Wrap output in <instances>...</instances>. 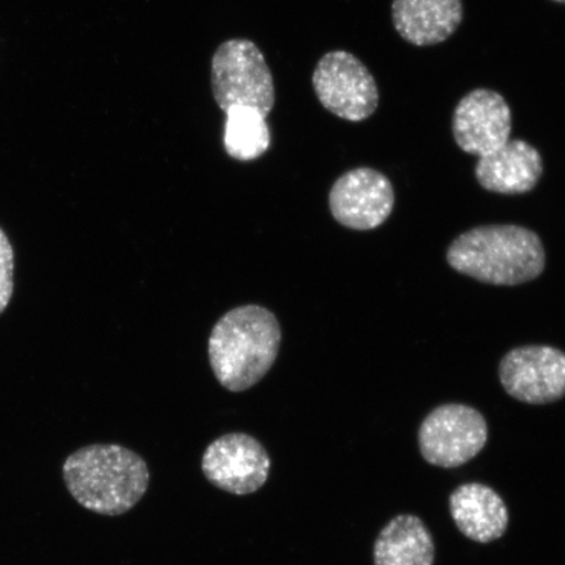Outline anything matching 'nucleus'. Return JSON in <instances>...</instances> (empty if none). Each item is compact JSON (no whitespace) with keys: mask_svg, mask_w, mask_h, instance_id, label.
<instances>
[{"mask_svg":"<svg viewBox=\"0 0 565 565\" xmlns=\"http://www.w3.org/2000/svg\"><path fill=\"white\" fill-rule=\"evenodd\" d=\"M62 476L77 504L110 518L131 511L150 486L145 459L117 444L77 449L63 462Z\"/></svg>","mask_w":565,"mask_h":565,"instance_id":"1","label":"nucleus"},{"mask_svg":"<svg viewBox=\"0 0 565 565\" xmlns=\"http://www.w3.org/2000/svg\"><path fill=\"white\" fill-rule=\"evenodd\" d=\"M543 174L539 150L525 140H508L486 157L479 158L476 177L487 192L519 195L532 192Z\"/></svg>","mask_w":565,"mask_h":565,"instance_id":"11","label":"nucleus"},{"mask_svg":"<svg viewBox=\"0 0 565 565\" xmlns=\"http://www.w3.org/2000/svg\"><path fill=\"white\" fill-rule=\"evenodd\" d=\"M557 3H565V0H555Z\"/></svg>","mask_w":565,"mask_h":565,"instance_id":"17","label":"nucleus"},{"mask_svg":"<svg viewBox=\"0 0 565 565\" xmlns=\"http://www.w3.org/2000/svg\"><path fill=\"white\" fill-rule=\"evenodd\" d=\"M500 383L512 398L548 405L565 397V353L550 345H526L507 353Z\"/></svg>","mask_w":565,"mask_h":565,"instance_id":"8","label":"nucleus"},{"mask_svg":"<svg viewBox=\"0 0 565 565\" xmlns=\"http://www.w3.org/2000/svg\"><path fill=\"white\" fill-rule=\"evenodd\" d=\"M489 440V424L477 408L448 404L436 407L418 433L424 461L441 469H456L476 458Z\"/></svg>","mask_w":565,"mask_h":565,"instance_id":"5","label":"nucleus"},{"mask_svg":"<svg viewBox=\"0 0 565 565\" xmlns=\"http://www.w3.org/2000/svg\"><path fill=\"white\" fill-rule=\"evenodd\" d=\"M462 19V0H393L392 4L395 31L415 46L441 44Z\"/></svg>","mask_w":565,"mask_h":565,"instance_id":"13","label":"nucleus"},{"mask_svg":"<svg viewBox=\"0 0 565 565\" xmlns=\"http://www.w3.org/2000/svg\"><path fill=\"white\" fill-rule=\"evenodd\" d=\"M224 148L231 158L252 161L263 157L271 145L266 118L250 108H233L227 113Z\"/></svg>","mask_w":565,"mask_h":565,"instance_id":"15","label":"nucleus"},{"mask_svg":"<svg viewBox=\"0 0 565 565\" xmlns=\"http://www.w3.org/2000/svg\"><path fill=\"white\" fill-rule=\"evenodd\" d=\"M451 129L463 152L482 158L511 140L512 110L498 92L478 88L458 103Z\"/></svg>","mask_w":565,"mask_h":565,"instance_id":"10","label":"nucleus"},{"mask_svg":"<svg viewBox=\"0 0 565 565\" xmlns=\"http://www.w3.org/2000/svg\"><path fill=\"white\" fill-rule=\"evenodd\" d=\"M392 182L376 169L356 168L345 172L330 190L331 215L343 227L371 231L387 221L394 209Z\"/></svg>","mask_w":565,"mask_h":565,"instance_id":"9","label":"nucleus"},{"mask_svg":"<svg viewBox=\"0 0 565 565\" xmlns=\"http://www.w3.org/2000/svg\"><path fill=\"white\" fill-rule=\"evenodd\" d=\"M433 535L414 514H399L381 530L373 547L374 565H434Z\"/></svg>","mask_w":565,"mask_h":565,"instance_id":"14","label":"nucleus"},{"mask_svg":"<svg viewBox=\"0 0 565 565\" xmlns=\"http://www.w3.org/2000/svg\"><path fill=\"white\" fill-rule=\"evenodd\" d=\"M280 344V324L270 310L252 303L232 309L211 331L212 372L227 391L245 392L271 370Z\"/></svg>","mask_w":565,"mask_h":565,"instance_id":"2","label":"nucleus"},{"mask_svg":"<svg viewBox=\"0 0 565 565\" xmlns=\"http://www.w3.org/2000/svg\"><path fill=\"white\" fill-rule=\"evenodd\" d=\"M456 271L492 286H519L545 270V247L535 232L520 225H483L458 236L449 246Z\"/></svg>","mask_w":565,"mask_h":565,"instance_id":"3","label":"nucleus"},{"mask_svg":"<svg viewBox=\"0 0 565 565\" xmlns=\"http://www.w3.org/2000/svg\"><path fill=\"white\" fill-rule=\"evenodd\" d=\"M211 88L224 113L250 108L267 118L275 106L271 70L250 40L232 39L217 46L211 61Z\"/></svg>","mask_w":565,"mask_h":565,"instance_id":"4","label":"nucleus"},{"mask_svg":"<svg viewBox=\"0 0 565 565\" xmlns=\"http://www.w3.org/2000/svg\"><path fill=\"white\" fill-rule=\"evenodd\" d=\"M318 102L338 118L363 122L379 108L377 83L355 55L329 52L318 61L312 76Z\"/></svg>","mask_w":565,"mask_h":565,"instance_id":"6","label":"nucleus"},{"mask_svg":"<svg viewBox=\"0 0 565 565\" xmlns=\"http://www.w3.org/2000/svg\"><path fill=\"white\" fill-rule=\"evenodd\" d=\"M449 508L459 532L482 545L500 540L510 525V512L503 498L482 483L457 487L450 494Z\"/></svg>","mask_w":565,"mask_h":565,"instance_id":"12","label":"nucleus"},{"mask_svg":"<svg viewBox=\"0 0 565 565\" xmlns=\"http://www.w3.org/2000/svg\"><path fill=\"white\" fill-rule=\"evenodd\" d=\"M271 459L256 437L227 434L212 441L202 457V471L218 490L245 497L263 489Z\"/></svg>","mask_w":565,"mask_h":565,"instance_id":"7","label":"nucleus"},{"mask_svg":"<svg viewBox=\"0 0 565 565\" xmlns=\"http://www.w3.org/2000/svg\"><path fill=\"white\" fill-rule=\"evenodd\" d=\"M13 294V249L9 237L0 228V315H2Z\"/></svg>","mask_w":565,"mask_h":565,"instance_id":"16","label":"nucleus"}]
</instances>
